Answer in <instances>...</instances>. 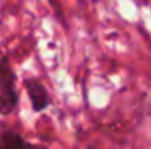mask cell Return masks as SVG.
Returning <instances> with one entry per match:
<instances>
[{
  "mask_svg": "<svg viewBox=\"0 0 151 149\" xmlns=\"http://www.w3.org/2000/svg\"><path fill=\"white\" fill-rule=\"evenodd\" d=\"M25 86H27L28 97H30V100H32V107L37 112L44 111V109L49 105V95H47L46 88H44L39 81H34V79L27 81Z\"/></svg>",
  "mask_w": 151,
  "mask_h": 149,
  "instance_id": "6da1fadb",
  "label": "cell"
},
{
  "mask_svg": "<svg viewBox=\"0 0 151 149\" xmlns=\"http://www.w3.org/2000/svg\"><path fill=\"white\" fill-rule=\"evenodd\" d=\"M0 91L9 98L12 105H16V90H14V72L5 60H0Z\"/></svg>",
  "mask_w": 151,
  "mask_h": 149,
  "instance_id": "7a4b0ae2",
  "label": "cell"
},
{
  "mask_svg": "<svg viewBox=\"0 0 151 149\" xmlns=\"http://www.w3.org/2000/svg\"><path fill=\"white\" fill-rule=\"evenodd\" d=\"M0 149H30V146L14 132L0 133Z\"/></svg>",
  "mask_w": 151,
  "mask_h": 149,
  "instance_id": "3957f363",
  "label": "cell"
},
{
  "mask_svg": "<svg viewBox=\"0 0 151 149\" xmlns=\"http://www.w3.org/2000/svg\"><path fill=\"white\" fill-rule=\"evenodd\" d=\"M12 107L14 105L9 102V98L0 91V114H9V112L12 111Z\"/></svg>",
  "mask_w": 151,
  "mask_h": 149,
  "instance_id": "277c9868",
  "label": "cell"
}]
</instances>
